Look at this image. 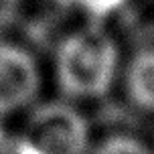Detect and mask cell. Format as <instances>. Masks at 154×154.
<instances>
[{
    "label": "cell",
    "instance_id": "1",
    "mask_svg": "<svg viewBox=\"0 0 154 154\" xmlns=\"http://www.w3.org/2000/svg\"><path fill=\"white\" fill-rule=\"evenodd\" d=\"M118 73V47L100 26L77 29L57 49V81L69 100H100Z\"/></svg>",
    "mask_w": 154,
    "mask_h": 154
},
{
    "label": "cell",
    "instance_id": "2",
    "mask_svg": "<svg viewBox=\"0 0 154 154\" xmlns=\"http://www.w3.org/2000/svg\"><path fill=\"white\" fill-rule=\"evenodd\" d=\"M89 124L69 103H43L29 114L2 154H89Z\"/></svg>",
    "mask_w": 154,
    "mask_h": 154
},
{
    "label": "cell",
    "instance_id": "3",
    "mask_svg": "<svg viewBox=\"0 0 154 154\" xmlns=\"http://www.w3.org/2000/svg\"><path fill=\"white\" fill-rule=\"evenodd\" d=\"M41 87L37 61L23 47L0 38V116L23 112Z\"/></svg>",
    "mask_w": 154,
    "mask_h": 154
},
{
    "label": "cell",
    "instance_id": "4",
    "mask_svg": "<svg viewBox=\"0 0 154 154\" xmlns=\"http://www.w3.org/2000/svg\"><path fill=\"white\" fill-rule=\"evenodd\" d=\"M128 97L136 108L154 112V49H144L132 57L126 71Z\"/></svg>",
    "mask_w": 154,
    "mask_h": 154
},
{
    "label": "cell",
    "instance_id": "5",
    "mask_svg": "<svg viewBox=\"0 0 154 154\" xmlns=\"http://www.w3.org/2000/svg\"><path fill=\"white\" fill-rule=\"evenodd\" d=\"M89 154H154V148L130 134H112L89 148Z\"/></svg>",
    "mask_w": 154,
    "mask_h": 154
},
{
    "label": "cell",
    "instance_id": "6",
    "mask_svg": "<svg viewBox=\"0 0 154 154\" xmlns=\"http://www.w3.org/2000/svg\"><path fill=\"white\" fill-rule=\"evenodd\" d=\"M77 2L93 18H103V16H109L116 10H120L126 0H77Z\"/></svg>",
    "mask_w": 154,
    "mask_h": 154
},
{
    "label": "cell",
    "instance_id": "7",
    "mask_svg": "<svg viewBox=\"0 0 154 154\" xmlns=\"http://www.w3.org/2000/svg\"><path fill=\"white\" fill-rule=\"evenodd\" d=\"M20 4L23 0H0V31L16 18Z\"/></svg>",
    "mask_w": 154,
    "mask_h": 154
}]
</instances>
